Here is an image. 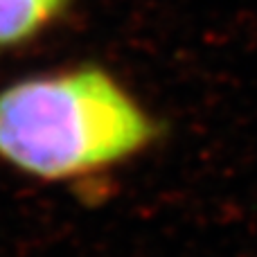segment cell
<instances>
[{
	"label": "cell",
	"instance_id": "cell-1",
	"mask_svg": "<svg viewBox=\"0 0 257 257\" xmlns=\"http://www.w3.org/2000/svg\"><path fill=\"white\" fill-rule=\"evenodd\" d=\"M163 124L97 63L16 79L0 88V163L63 183L145 154Z\"/></svg>",
	"mask_w": 257,
	"mask_h": 257
},
{
	"label": "cell",
	"instance_id": "cell-2",
	"mask_svg": "<svg viewBox=\"0 0 257 257\" xmlns=\"http://www.w3.org/2000/svg\"><path fill=\"white\" fill-rule=\"evenodd\" d=\"M72 0H0V52L30 45L54 27Z\"/></svg>",
	"mask_w": 257,
	"mask_h": 257
}]
</instances>
